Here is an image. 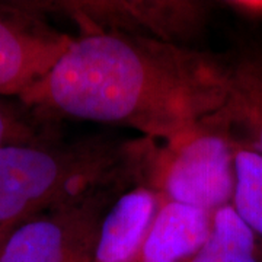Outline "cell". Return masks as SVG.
<instances>
[{
    "mask_svg": "<svg viewBox=\"0 0 262 262\" xmlns=\"http://www.w3.org/2000/svg\"><path fill=\"white\" fill-rule=\"evenodd\" d=\"M226 5L248 18H262V0H233L226 2Z\"/></svg>",
    "mask_w": 262,
    "mask_h": 262,
    "instance_id": "obj_13",
    "label": "cell"
},
{
    "mask_svg": "<svg viewBox=\"0 0 262 262\" xmlns=\"http://www.w3.org/2000/svg\"><path fill=\"white\" fill-rule=\"evenodd\" d=\"M236 214L262 236V155L234 140V189L232 203Z\"/></svg>",
    "mask_w": 262,
    "mask_h": 262,
    "instance_id": "obj_11",
    "label": "cell"
},
{
    "mask_svg": "<svg viewBox=\"0 0 262 262\" xmlns=\"http://www.w3.org/2000/svg\"><path fill=\"white\" fill-rule=\"evenodd\" d=\"M46 121L67 117L140 131L168 141L226 105L222 57L115 32H89L18 98Z\"/></svg>",
    "mask_w": 262,
    "mask_h": 262,
    "instance_id": "obj_1",
    "label": "cell"
},
{
    "mask_svg": "<svg viewBox=\"0 0 262 262\" xmlns=\"http://www.w3.org/2000/svg\"><path fill=\"white\" fill-rule=\"evenodd\" d=\"M73 37L50 28L22 2L0 5V96L19 98L50 72Z\"/></svg>",
    "mask_w": 262,
    "mask_h": 262,
    "instance_id": "obj_6",
    "label": "cell"
},
{
    "mask_svg": "<svg viewBox=\"0 0 262 262\" xmlns=\"http://www.w3.org/2000/svg\"><path fill=\"white\" fill-rule=\"evenodd\" d=\"M131 184L122 181L96 188L29 219L2 245L0 262H92L103 217Z\"/></svg>",
    "mask_w": 262,
    "mask_h": 262,
    "instance_id": "obj_4",
    "label": "cell"
},
{
    "mask_svg": "<svg viewBox=\"0 0 262 262\" xmlns=\"http://www.w3.org/2000/svg\"><path fill=\"white\" fill-rule=\"evenodd\" d=\"M213 214L165 198L146 239L128 262H184L207 239Z\"/></svg>",
    "mask_w": 262,
    "mask_h": 262,
    "instance_id": "obj_9",
    "label": "cell"
},
{
    "mask_svg": "<svg viewBox=\"0 0 262 262\" xmlns=\"http://www.w3.org/2000/svg\"><path fill=\"white\" fill-rule=\"evenodd\" d=\"M46 121L38 118L20 101L10 102L0 96V146L37 140L51 134L42 127Z\"/></svg>",
    "mask_w": 262,
    "mask_h": 262,
    "instance_id": "obj_12",
    "label": "cell"
},
{
    "mask_svg": "<svg viewBox=\"0 0 262 262\" xmlns=\"http://www.w3.org/2000/svg\"><path fill=\"white\" fill-rule=\"evenodd\" d=\"M165 196L146 185L127 188L110 207L92 262H128L139 251Z\"/></svg>",
    "mask_w": 262,
    "mask_h": 262,
    "instance_id": "obj_8",
    "label": "cell"
},
{
    "mask_svg": "<svg viewBox=\"0 0 262 262\" xmlns=\"http://www.w3.org/2000/svg\"><path fill=\"white\" fill-rule=\"evenodd\" d=\"M184 262H258L253 230L232 206L215 210L207 239Z\"/></svg>",
    "mask_w": 262,
    "mask_h": 262,
    "instance_id": "obj_10",
    "label": "cell"
},
{
    "mask_svg": "<svg viewBox=\"0 0 262 262\" xmlns=\"http://www.w3.org/2000/svg\"><path fill=\"white\" fill-rule=\"evenodd\" d=\"M140 140L84 139L63 143L48 134L0 146V245L27 220L115 182H136Z\"/></svg>",
    "mask_w": 262,
    "mask_h": 262,
    "instance_id": "obj_2",
    "label": "cell"
},
{
    "mask_svg": "<svg viewBox=\"0 0 262 262\" xmlns=\"http://www.w3.org/2000/svg\"><path fill=\"white\" fill-rule=\"evenodd\" d=\"M226 76L227 99L225 108L213 120L230 131L242 133L237 143L262 155V48L242 44L222 57Z\"/></svg>",
    "mask_w": 262,
    "mask_h": 262,
    "instance_id": "obj_7",
    "label": "cell"
},
{
    "mask_svg": "<svg viewBox=\"0 0 262 262\" xmlns=\"http://www.w3.org/2000/svg\"><path fill=\"white\" fill-rule=\"evenodd\" d=\"M44 16L60 13L89 32H115L185 46L206 25L210 5L184 0H88L22 2Z\"/></svg>",
    "mask_w": 262,
    "mask_h": 262,
    "instance_id": "obj_5",
    "label": "cell"
},
{
    "mask_svg": "<svg viewBox=\"0 0 262 262\" xmlns=\"http://www.w3.org/2000/svg\"><path fill=\"white\" fill-rule=\"evenodd\" d=\"M137 185L169 201L213 211L230 206L234 189V139L208 120L168 141L141 139Z\"/></svg>",
    "mask_w": 262,
    "mask_h": 262,
    "instance_id": "obj_3",
    "label": "cell"
},
{
    "mask_svg": "<svg viewBox=\"0 0 262 262\" xmlns=\"http://www.w3.org/2000/svg\"><path fill=\"white\" fill-rule=\"evenodd\" d=\"M0 248H2V245H0Z\"/></svg>",
    "mask_w": 262,
    "mask_h": 262,
    "instance_id": "obj_14",
    "label": "cell"
}]
</instances>
